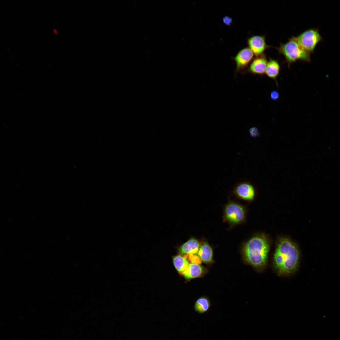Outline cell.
Segmentation results:
<instances>
[{"label":"cell","mask_w":340,"mask_h":340,"mask_svg":"<svg viewBox=\"0 0 340 340\" xmlns=\"http://www.w3.org/2000/svg\"><path fill=\"white\" fill-rule=\"evenodd\" d=\"M299 253L296 245L289 239L281 238L278 241L274 255V268L280 276L295 272L298 267Z\"/></svg>","instance_id":"cell-1"},{"label":"cell","mask_w":340,"mask_h":340,"mask_svg":"<svg viewBox=\"0 0 340 340\" xmlns=\"http://www.w3.org/2000/svg\"><path fill=\"white\" fill-rule=\"evenodd\" d=\"M269 249L268 240L264 235L252 237L243 245L242 252L245 261L258 269L265 267Z\"/></svg>","instance_id":"cell-2"},{"label":"cell","mask_w":340,"mask_h":340,"mask_svg":"<svg viewBox=\"0 0 340 340\" xmlns=\"http://www.w3.org/2000/svg\"><path fill=\"white\" fill-rule=\"evenodd\" d=\"M278 49L284 56L289 65L298 60L310 61V53L301 47L294 37L290 38L286 42L280 43Z\"/></svg>","instance_id":"cell-3"},{"label":"cell","mask_w":340,"mask_h":340,"mask_svg":"<svg viewBox=\"0 0 340 340\" xmlns=\"http://www.w3.org/2000/svg\"><path fill=\"white\" fill-rule=\"evenodd\" d=\"M295 37L301 47L310 53L322 39L318 31L315 29L306 30Z\"/></svg>","instance_id":"cell-4"},{"label":"cell","mask_w":340,"mask_h":340,"mask_svg":"<svg viewBox=\"0 0 340 340\" xmlns=\"http://www.w3.org/2000/svg\"><path fill=\"white\" fill-rule=\"evenodd\" d=\"M224 212L226 219L232 224L241 222L245 217V211L244 207L235 202H230L226 205Z\"/></svg>","instance_id":"cell-5"},{"label":"cell","mask_w":340,"mask_h":340,"mask_svg":"<svg viewBox=\"0 0 340 340\" xmlns=\"http://www.w3.org/2000/svg\"><path fill=\"white\" fill-rule=\"evenodd\" d=\"M234 193L239 198L245 200L253 199L255 194V188L249 182L243 181L238 182L235 187Z\"/></svg>","instance_id":"cell-6"},{"label":"cell","mask_w":340,"mask_h":340,"mask_svg":"<svg viewBox=\"0 0 340 340\" xmlns=\"http://www.w3.org/2000/svg\"><path fill=\"white\" fill-rule=\"evenodd\" d=\"M254 54L249 48H244L240 50L233 58L236 65V72L245 68L253 59Z\"/></svg>","instance_id":"cell-7"},{"label":"cell","mask_w":340,"mask_h":340,"mask_svg":"<svg viewBox=\"0 0 340 340\" xmlns=\"http://www.w3.org/2000/svg\"><path fill=\"white\" fill-rule=\"evenodd\" d=\"M247 43L249 48L256 57L263 54L265 50L270 47L266 44L264 36H252L247 39Z\"/></svg>","instance_id":"cell-8"},{"label":"cell","mask_w":340,"mask_h":340,"mask_svg":"<svg viewBox=\"0 0 340 340\" xmlns=\"http://www.w3.org/2000/svg\"><path fill=\"white\" fill-rule=\"evenodd\" d=\"M267 63L265 56L263 54L252 60L249 70L252 74L263 75L265 73Z\"/></svg>","instance_id":"cell-9"},{"label":"cell","mask_w":340,"mask_h":340,"mask_svg":"<svg viewBox=\"0 0 340 340\" xmlns=\"http://www.w3.org/2000/svg\"><path fill=\"white\" fill-rule=\"evenodd\" d=\"M200 246L198 241L192 237L180 246L178 250L182 254H196L198 253Z\"/></svg>","instance_id":"cell-10"},{"label":"cell","mask_w":340,"mask_h":340,"mask_svg":"<svg viewBox=\"0 0 340 340\" xmlns=\"http://www.w3.org/2000/svg\"><path fill=\"white\" fill-rule=\"evenodd\" d=\"M198 255L201 261L206 263H211L212 260V249L207 242H204L200 246Z\"/></svg>","instance_id":"cell-11"},{"label":"cell","mask_w":340,"mask_h":340,"mask_svg":"<svg viewBox=\"0 0 340 340\" xmlns=\"http://www.w3.org/2000/svg\"><path fill=\"white\" fill-rule=\"evenodd\" d=\"M203 272V269L200 265L190 263L181 274L186 279H190L200 276Z\"/></svg>","instance_id":"cell-12"},{"label":"cell","mask_w":340,"mask_h":340,"mask_svg":"<svg viewBox=\"0 0 340 340\" xmlns=\"http://www.w3.org/2000/svg\"><path fill=\"white\" fill-rule=\"evenodd\" d=\"M280 66L277 61L270 59L268 62L265 73L269 78L275 80L280 72Z\"/></svg>","instance_id":"cell-13"},{"label":"cell","mask_w":340,"mask_h":340,"mask_svg":"<svg viewBox=\"0 0 340 340\" xmlns=\"http://www.w3.org/2000/svg\"><path fill=\"white\" fill-rule=\"evenodd\" d=\"M173 262L176 270L178 272L181 273L187 269L189 264L186 258L180 255L174 257Z\"/></svg>","instance_id":"cell-14"},{"label":"cell","mask_w":340,"mask_h":340,"mask_svg":"<svg viewBox=\"0 0 340 340\" xmlns=\"http://www.w3.org/2000/svg\"><path fill=\"white\" fill-rule=\"evenodd\" d=\"M210 302L209 300L205 297H201L198 298L196 301L194 308L196 311L200 314L206 312L210 307Z\"/></svg>","instance_id":"cell-15"},{"label":"cell","mask_w":340,"mask_h":340,"mask_svg":"<svg viewBox=\"0 0 340 340\" xmlns=\"http://www.w3.org/2000/svg\"><path fill=\"white\" fill-rule=\"evenodd\" d=\"M185 256L191 263L199 265L201 264L202 261L196 254H189L185 255Z\"/></svg>","instance_id":"cell-16"},{"label":"cell","mask_w":340,"mask_h":340,"mask_svg":"<svg viewBox=\"0 0 340 340\" xmlns=\"http://www.w3.org/2000/svg\"><path fill=\"white\" fill-rule=\"evenodd\" d=\"M223 22L225 25L227 26H230L233 22L232 19L228 16H224L223 18Z\"/></svg>","instance_id":"cell-17"},{"label":"cell","mask_w":340,"mask_h":340,"mask_svg":"<svg viewBox=\"0 0 340 340\" xmlns=\"http://www.w3.org/2000/svg\"><path fill=\"white\" fill-rule=\"evenodd\" d=\"M249 132L251 136L255 137L258 136L259 132L258 129L255 127H253L249 130Z\"/></svg>","instance_id":"cell-18"},{"label":"cell","mask_w":340,"mask_h":340,"mask_svg":"<svg viewBox=\"0 0 340 340\" xmlns=\"http://www.w3.org/2000/svg\"><path fill=\"white\" fill-rule=\"evenodd\" d=\"M279 94L278 92L275 91H272L270 94V98L272 100H276L279 97Z\"/></svg>","instance_id":"cell-19"},{"label":"cell","mask_w":340,"mask_h":340,"mask_svg":"<svg viewBox=\"0 0 340 340\" xmlns=\"http://www.w3.org/2000/svg\"><path fill=\"white\" fill-rule=\"evenodd\" d=\"M53 31L55 35H58V31L55 29H54L53 30Z\"/></svg>","instance_id":"cell-20"}]
</instances>
